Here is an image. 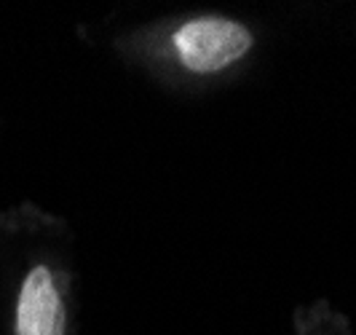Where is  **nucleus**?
I'll list each match as a JSON object with an SVG mask.
<instances>
[{
  "instance_id": "f03ea898",
  "label": "nucleus",
  "mask_w": 356,
  "mask_h": 335,
  "mask_svg": "<svg viewBox=\"0 0 356 335\" xmlns=\"http://www.w3.org/2000/svg\"><path fill=\"white\" fill-rule=\"evenodd\" d=\"M17 335H65V309L49 268L38 265L24 279L17 309Z\"/></svg>"
},
{
  "instance_id": "f257e3e1",
  "label": "nucleus",
  "mask_w": 356,
  "mask_h": 335,
  "mask_svg": "<svg viewBox=\"0 0 356 335\" xmlns=\"http://www.w3.org/2000/svg\"><path fill=\"white\" fill-rule=\"evenodd\" d=\"M182 65L193 72H214L233 65L250 52L252 36L231 19L204 17L188 22L175 36Z\"/></svg>"
}]
</instances>
